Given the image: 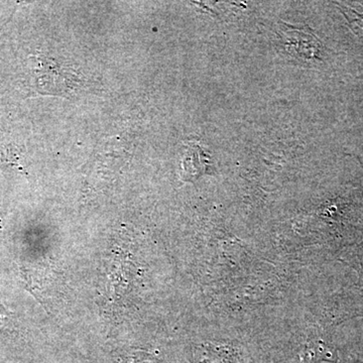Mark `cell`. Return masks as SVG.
<instances>
[{"mask_svg": "<svg viewBox=\"0 0 363 363\" xmlns=\"http://www.w3.org/2000/svg\"><path fill=\"white\" fill-rule=\"evenodd\" d=\"M32 86L39 94L67 96L78 84V76L62 68L55 60L33 56Z\"/></svg>", "mask_w": 363, "mask_h": 363, "instance_id": "obj_1", "label": "cell"}, {"mask_svg": "<svg viewBox=\"0 0 363 363\" xmlns=\"http://www.w3.org/2000/svg\"><path fill=\"white\" fill-rule=\"evenodd\" d=\"M182 168H183L184 180H194L204 172L207 171L209 160L205 156L200 147L192 145L185 154Z\"/></svg>", "mask_w": 363, "mask_h": 363, "instance_id": "obj_2", "label": "cell"}]
</instances>
